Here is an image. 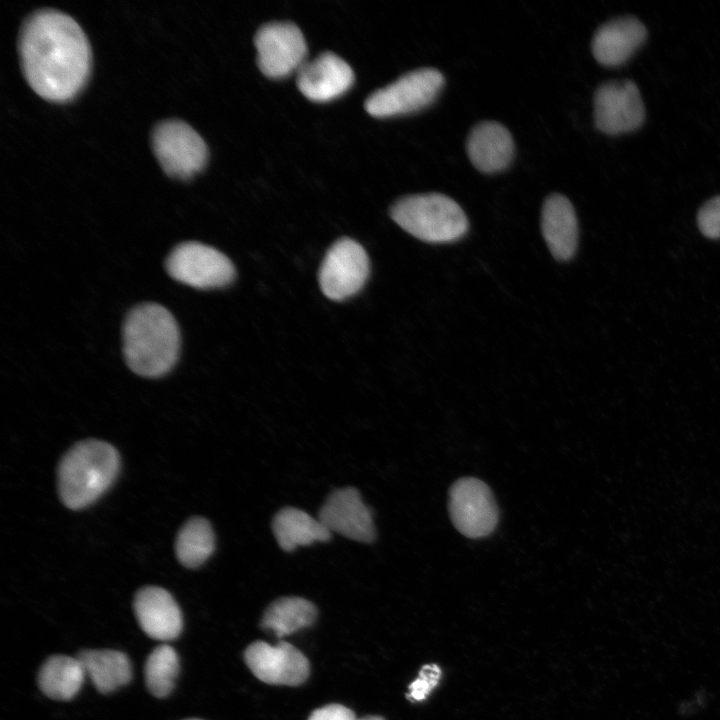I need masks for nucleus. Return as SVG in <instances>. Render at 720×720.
I'll return each mask as SVG.
<instances>
[{"mask_svg":"<svg viewBox=\"0 0 720 720\" xmlns=\"http://www.w3.org/2000/svg\"><path fill=\"white\" fill-rule=\"evenodd\" d=\"M119 465V454L111 444L95 439L76 443L58 466L57 484L62 503L74 510L93 503L113 483Z\"/></svg>","mask_w":720,"mask_h":720,"instance_id":"nucleus-3","label":"nucleus"},{"mask_svg":"<svg viewBox=\"0 0 720 720\" xmlns=\"http://www.w3.org/2000/svg\"><path fill=\"white\" fill-rule=\"evenodd\" d=\"M541 230L552 256L570 260L578 246V221L570 200L562 194L549 195L541 211Z\"/></svg>","mask_w":720,"mask_h":720,"instance_id":"nucleus-17","label":"nucleus"},{"mask_svg":"<svg viewBox=\"0 0 720 720\" xmlns=\"http://www.w3.org/2000/svg\"><path fill=\"white\" fill-rule=\"evenodd\" d=\"M466 150L471 163L481 172L505 169L514 155V141L508 129L496 121L477 123L469 132Z\"/></svg>","mask_w":720,"mask_h":720,"instance_id":"nucleus-18","label":"nucleus"},{"mask_svg":"<svg viewBox=\"0 0 720 720\" xmlns=\"http://www.w3.org/2000/svg\"><path fill=\"white\" fill-rule=\"evenodd\" d=\"M391 218L406 232L428 243H450L468 231L466 214L441 193L407 195L390 209Z\"/></svg>","mask_w":720,"mask_h":720,"instance_id":"nucleus-4","label":"nucleus"},{"mask_svg":"<svg viewBox=\"0 0 720 720\" xmlns=\"http://www.w3.org/2000/svg\"><path fill=\"white\" fill-rule=\"evenodd\" d=\"M645 119L644 103L636 83L630 79L603 82L594 93V121L606 134L637 129Z\"/></svg>","mask_w":720,"mask_h":720,"instance_id":"nucleus-11","label":"nucleus"},{"mask_svg":"<svg viewBox=\"0 0 720 720\" xmlns=\"http://www.w3.org/2000/svg\"><path fill=\"white\" fill-rule=\"evenodd\" d=\"M244 660L252 673L267 684L297 686L310 673L306 656L285 641L276 645L255 641L246 648Z\"/></svg>","mask_w":720,"mask_h":720,"instance_id":"nucleus-12","label":"nucleus"},{"mask_svg":"<svg viewBox=\"0 0 720 720\" xmlns=\"http://www.w3.org/2000/svg\"><path fill=\"white\" fill-rule=\"evenodd\" d=\"M645 25L637 17L625 15L613 18L595 31L591 50L595 59L605 66H618L626 62L644 43Z\"/></svg>","mask_w":720,"mask_h":720,"instance_id":"nucleus-16","label":"nucleus"},{"mask_svg":"<svg viewBox=\"0 0 720 720\" xmlns=\"http://www.w3.org/2000/svg\"><path fill=\"white\" fill-rule=\"evenodd\" d=\"M180 663L173 647L164 643L157 646L147 657L144 665L145 684L156 698H165L174 689Z\"/></svg>","mask_w":720,"mask_h":720,"instance_id":"nucleus-24","label":"nucleus"},{"mask_svg":"<svg viewBox=\"0 0 720 720\" xmlns=\"http://www.w3.org/2000/svg\"><path fill=\"white\" fill-rule=\"evenodd\" d=\"M77 657L96 689L107 694L127 685L132 679L128 656L117 650H83Z\"/></svg>","mask_w":720,"mask_h":720,"instance_id":"nucleus-20","label":"nucleus"},{"mask_svg":"<svg viewBox=\"0 0 720 720\" xmlns=\"http://www.w3.org/2000/svg\"><path fill=\"white\" fill-rule=\"evenodd\" d=\"M318 519L331 533L363 543L375 539L371 511L354 487L334 490L320 508Z\"/></svg>","mask_w":720,"mask_h":720,"instance_id":"nucleus-13","label":"nucleus"},{"mask_svg":"<svg viewBox=\"0 0 720 720\" xmlns=\"http://www.w3.org/2000/svg\"><path fill=\"white\" fill-rule=\"evenodd\" d=\"M214 548V532L205 518L189 519L177 535L176 556L185 567H199L212 555Z\"/></svg>","mask_w":720,"mask_h":720,"instance_id":"nucleus-23","label":"nucleus"},{"mask_svg":"<svg viewBox=\"0 0 720 720\" xmlns=\"http://www.w3.org/2000/svg\"><path fill=\"white\" fill-rule=\"evenodd\" d=\"M440 675L441 671L437 665L427 664L423 666L419 677L409 686L407 698L413 701L425 699L438 683Z\"/></svg>","mask_w":720,"mask_h":720,"instance_id":"nucleus-26","label":"nucleus"},{"mask_svg":"<svg viewBox=\"0 0 720 720\" xmlns=\"http://www.w3.org/2000/svg\"><path fill=\"white\" fill-rule=\"evenodd\" d=\"M316 617L317 609L307 599L295 596L281 597L265 610L261 626L281 638L311 625Z\"/></svg>","mask_w":720,"mask_h":720,"instance_id":"nucleus-22","label":"nucleus"},{"mask_svg":"<svg viewBox=\"0 0 720 720\" xmlns=\"http://www.w3.org/2000/svg\"><path fill=\"white\" fill-rule=\"evenodd\" d=\"M272 531L279 547L288 552L299 546L328 541L332 536L319 519L294 507H285L276 513Z\"/></svg>","mask_w":720,"mask_h":720,"instance_id":"nucleus-19","label":"nucleus"},{"mask_svg":"<svg viewBox=\"0 0 720 720\" xmlns=\"http://www.w3.org/2000/svg\"><path fill=\"white\" fill-rule=\"evenodd\" d=\"M184 720H203V719H198V718H188V719H184Z\"/></svg>","mask_w":720,"mask_h":720,"instance_id":"nucleus-29","label":"nucleus"},{"mask_svg":"<svg viewBox=\"0 0 720 720\" xmlns=\"http://www.w3.org/2000/svg\"><path fill=\"white\" fill-rule=\"evenodd\" d=\"M369 271V258L364 248L355 240L344 237L327 251L319 270V285L327 298L342 301L363 288Z\"/></svg>","mask_w":720,"mask_h":720,"instance_id":"nucleus-8","label":"nucleus"},{"mask_svg":"<svg viewBox=\"0 0 720 720\" xmlns=\"http://www.w3.org/2000/svg\"><path fill=\"white\" fill-rule=\"evenodd\" d=\"M355 713L341 704H329L314 710L308 720H356Z\"/></svg>","mask_w":720,"mask_h":720,"instance_id":"nucleus-27","label":"nucleus"},{"mask_svg":"<svg viewBox=\"0 0 720 720\" xmlns=\"http://www.w3.org/2000/svg\"><path fill=\"white\" fill-rule=\"evenodd\" d=\"M444 82L443 74L436 68L415 69L374 91L366 99L364 107L374 117L416 112L436 99Z\"/></svg>","mask_w":720,"mask_h":720,"instance_id":"nucleus-5","label":"nucleus"},{"mask_svg":"<svg viewBox=\"0 0 720 720\" xmlns=\"http://www.w3.org/2000/svg\"><path fill=\"white\" fill-rule=\"evenodd\" d=\"M356 720H385V719L380 716L369 715V716H364V717L356 719Z\"/></svg>","mask_w":720,"mask_h":720,"instance_id":"nucleus-28","label":"nucleus"},{"mask_svg":"<svg viewBox=\"0 0 720 720\" xmlns=\"http://www.w3.org/2000/svg\"><path fill=\"white\" fill-rule=\"evenodd\" d=\"M136 619L150 638L167 642L176 639L183 627L180 608L172 595L157 586L141 588L134 598Z\"/></svg>","mask_w":720,"mask_h":720,"instance_id":"nucleus-15","label":"nucleus"},{"mask_svg":"<svg viewBox=\"0 0 720 720\" xmlns=\"http://www.w3.org/2000/svg\"><path fill=\"white\" fill-rule=\"evenodd\" d=\"M449 513L456 529L473 539L491 534L499 519L490 488L483 481L472 477L461 478L451 486Z\"/></svg>","mask_w":720,"mask_h":720,"instance_id":"nucleus-9","label":"nucleus"},{"mask_svg":"<svg viewBox=\"0 0 720 720\" xmlns=\"http://www.w3.org/2000/svg\"><path fill=\"white\" fill-rule=\"evenodd\" d=\"M354 72L349 64L332 52L305 61L297 71V86L311 101L333 100L350 89Z\"/></svg>","mask_w":720,"mask_h":720,"instance_id":"nucleus-14","label":"nucleus"},{"mask_svg":"<svg viewBox=\"0 0 720 720\" xmlns=\"http://www.w3.org/2000/svg\"><path fill=\"white\" fill-rule=\"evenodd\" d=\"M254 44L261 72L283 78L298 71L305 62L307 44L301 30L291 22L274 21L261 26Z\"/></svg>","mask_w":720,"mask_h":720,"instance_id":"nucleus-10","label":"nucleus"},{"mask_svg":"<svg viewBox=\"0 0 720 720\" xmlns=\"http://www.w3.org/2000/svg\"><path fill=\"white\" fill-rule=\"evenodd\" d=\"M152 148L163 170L186 179L202 170L208 149L203 138L186 122L178 119L158 123L152 132Z\"/></svg>","mask_w":720,"mask_h":720,"instance_id":"nucleus-7","label":"nucleus"},{"mask_svg":"<svg viewBox=\"0 0 720 720\" xmlns=\"http://www.w3.org/2000/svg\"><path fill=\"white\" fill-rule=\"evenodd\" d=\"M180 350V332L173 315L156 303L134 307L123 325V351L136 374L155 378L169 372Z\"/></svg>","mask_w":720,"mask_h":720,"instance_id":"nucleus-2","label":"nucleus"},{"mask_svg":"<svg viewBox=\"0 0 720 720\" xmlns=\"http://www.w3.org/2000/svg\"><path fill=\"white\" fill-rule=\"evenodd\" d=\"M23 75L42 98L63 102L73 98L87 81L91 49L80 25L55 9L33 12L18 37Z\"/></svg>","mask_w":720,"mask_h":720,"instance_id":"nucleus-1","label":"nucleus"},{"mask_svg":"<svg viewBox=\"0 0 720 720\" xmlns=\"http://www.w3.org/2000/svg\"><path fill=\"white\" fill-rule=\"evenodd\" d=\"M697 223L705 237L720 238V195L709 199L701 206L697 214Z\"/></svg>","mask_w":720,"mask_h":720,"instance_id":"nucleus-25","label":"nucleus"},{"mask_svg":"<svg viewBox=\"0 0 720 720\" xmlns=\"http://www.w3.org/2000/svg\"><path fill=\"white\" fill-rule=\"evenodd\" d=\"M85 676L86 672L78 657L52 655L42 664L37 682L47 697L67 701L79 692Z\"/></svg>","mask_w":720,"mask_h":720,"instance_id":"nucleus-21","label":"nucleus"},{"mask_svg":"<svg viewBox=\"0 0 720 720\" xmlns=\"http://www.w3.org/2000/svg\"><path fill=\"white\" fill-rule=\"evenodd\" d=\"M171 278L197 289H215L233 282L236 270L230 259L203 243L188 241L177 245L165 262Z\"/></svg>","mask_w":720,"mask_h":720,"instance_id":"nucleus-6","label":"nucleus"}]
</instances>
